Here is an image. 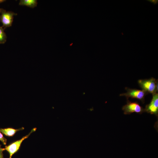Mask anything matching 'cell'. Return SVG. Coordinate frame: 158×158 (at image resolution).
<instances>
[{"label":"cell","instance_id":"cell-5","mask_svg":"<svg viewBox=\"0 0 158 158\" xmlns=\"http://www.w3.org/2000/svg\"><path fill=\"white\" fill-rule=\"evenodd\" d=\"M122 110L125 114H129L133 112L141 114L145 109L137 102H132L128 100L126 104L123 106Z\"/></svg>","mask_w":158,"mask_h":158},{"label":"cell","instance_id":"cell-11","mask_svg":"<svg viewBox=\"0 0 158 158\" xmlns=\"http://www.w3.org/2000/svg\"><path fill=\"white\" fill-rule=\"evenodd\" d=\"M1 145L0 144V158H4L3 152L5 150L4 148L1 147Z\"/></svg>","mask_w":158,"mask_h":158},{"label":"cell","instance_id":"cell-8","mask_svg":"<svg viewBox=\"0 0 158 158\" xmlns=\"http://www.w3.org/2000/svg\"><path fill=\"white\" fill-rule=\"evenodd\" d=\"M37 4L36 0H21L19 3L20 5L25 6L32 8L36 7Z\"/></svg>","mask_w":158,"mask_h":158},{"label":"cell","instance_id":"cell-9","mask_svg":"<svg viewBox=\"0 0 158 158\" xmlns=\"http://www.w3.org/2000/svg\"><path fill=\"white\" fill-rule=\"evenodd\" d=\"M2 27H0V44L4 43L6 40V36Z\"/></svg>","mask_w":158,"mask_h":158},{"label":"cell","instance_id":"cell-7","mask_svg":"<svg viewBox=\"0 0 158 158\" xmlns=\"http://www.w3.org/2000/svg\"><path fill=\"white\" fill-rule=\"evenodd\" d=\"M24 128L22 127L18 129H15L12 128H0V131L5 135L11 137L13 136L18 131L23 130Z\"/></svg>","mask_w":158,"mask_h":158},{"label":"cell","instance_id":"cell-4","mask_svg":"<svg viewBox=\"0 0 158 158\" xmlns=\"http://www.w3.org/2000/svg\"><path fill=\"white\" fill-rule=\"evenodd\" d=\"M0 22L2 23V27L4 29L11 26L13 16L17 15L16 13L11 11H6L2 8H0Z\"/></svg>","mask_w":158,"mask_h":158},{"label":"cell","instance_id":"cell-1","mask_svg":"<svg viewBox=\"0 0 158 158\" xmlns=\"http://www.w3.org/2000/svg\"><path fill=\"white\" fill-rule=\"evenodd\" d=\"M138 83L142 90L148 93L153 94L157 93V81L154 78L140 79L138 80Z\"/></svg>","mask_w":158,"mask_h":158},{"label":"cell","instance_id":"cell-2","mask_svg":"<svg viewBox=\"0 0 158 158\" xmlns=\"http://www.w3.org/2000/svg\"><path fill=\"white\" fill-rule=\"evenodd\" d=\"M36 129V128H33L28 135L23 137L21 139L11 143L9 145L5 146V150H6L8 153L9 158H12V156L18 150L23 141L27 138L30 135L35 131Z\"/></svg>","mask_w":158,"mask_h":158},{"label":"cell","instance_id":"cell-12","mask_svg":"<svg viewBox=\"0 0 158 158\" xmlns=\"http://www.w3.org/2000/svg\"><path fill=\"white\" fill-rule=\"evenodd\" d=\"M150 2L153 4H156L158 3V0H148Z\"/></svg>","mask_w":158,"mask_h":158},{"label":"cell","instance_id":"cell-10","mask_svg":"<svg viewBox=\"0 0 158 158\" xmlns=\"http://www.w3.org/2000/svg\"><path fill=\"white\" fill-rule=\"evenodd\" d=\"M0 141L4 145L7 143V139L4 136L3 134L0 131Z\"/></svg>","mask_w":158,"mask_h":158},{"label":"cell","instance_id":"cell-3","mask_svg":"<svg viewBox=\"0 0 158 158\" xmlns=\"http://www.w3.org/2000/svg\"><path fill=\"white\" fill-rule=\"evenodd\" d=\"M125 89L127 92L120 94V96H125L127 100L129 97L136 99L140 100L142 103H144L145 96L148 93L142 90L130 89L127 87H126Z\"/></svg>","mask_w":158,"mask_h":158},{"label":"cell","instance_id":"cell-13","mask_svg":"<svg viewBox=\"0 0 158 158\" xmlns=\"http://www.w3.org/2000/svg\"><path fill=\"white\" fill-rule=\"evenodd\" d=\"M5 1V0H0V3L3 2Z\"/></svg>","mask_w":158,"mask_h":158},{"label":"cell","instance_id":"cell-6","mask_svg":"<svg viewBox=\"0 0 158 158\" xmlns=\"http://www.w3.org/2000/svg\"><path fill=\"white\" fill-rule=\"evenodd\" d=\"M150 103L146 105L145 111L157 116L158 113V94L156 93L154 94Z\"/></svg>","mask_w":158,"mask_h":158}]
</instances>
